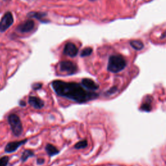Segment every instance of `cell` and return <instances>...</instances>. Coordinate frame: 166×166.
<instances>
[{"mask_svg":"<svg viewBox=\"0 0 166 166\" xmlns=\"http://www.w3.org/2000/svg\"><path fill=\"white\" fill-rule=\"evenodd\" d=\"M51 88L57 95L80 104L89 102L99 97L98 93L87 90L81 84L74 82L55 80L52 82Z\"/></svg>","mask_w":166,"mask_h":166,"instance_id":"1","label":"cell"},{"mask_svg":"<svg viewBox=\"0 0 166 166\" xmlns=\"http://www.w3.org/2000/svg\"><path fill=\"white\" fill-rule=\"evenodd\" d=\"M126 66L127 62L121 55H112L109 59L107 70L111 73H117L124 70Z\"/></svg>","mask_w":166,"mask_h":166,"instance_id":"2","label":"cell"},{"mask_svg":"<svg viewBox=\"0 0 166 166\" xmlns=\"http://www.w3.org/2000/svg\"><path fill=\"white\" fill-rule=\"evenodd\" d=\"M8 122L15 136H20L23 132V125L20 117L15 114H11L8 116Z\"/></svg>","mask_w":166,"mask_h":166,"instance_id":"3","label":"cell"},{"mask_svg":"<svg viewBox=\"0 0 166 166\" xmlns=\"http://www.w3.org/2000/svg\"><path fill=\"white\" fill-rule=\"evenodd\" d=\"M60 70L62 72L66 73L69 76L76 73L77 72V66L76 64L71 61H64L61 62L60 64Z\"/></svg>","mask_w":166,"mask_h":166,"instance_id":"4","label":"cell"},{"mask_svg":"<svg viewBox=\"0 0 166 166\" xmlns=\"http://www.w3.org/2000/svg\"><path fill=\"white\" fill-rule=\"evenodd\" d=\"M14 19L11 13L8 12L5 13L0 21V32L3 33L12 25Z\"/></svg>","mask_w":166,"mask_h":166,"instance_id":"5","label":"cell"},{"mask_svg":"<svg viewBox=\"0 0 166 166\" xmlns=\"http://www.w3.org/2000/svg\"><path fill=\"white\" fill-rule=\"evenodd\" d=\"M28 139H25L20 141H15L8 143L5 147V151L7 153H12L17 151L18 148L28 142Z\"/></svg>","mask_w":166,"mask_h":166,"instance_id":"6","label":"cell"},{"mask_svg":"<svg viewBox=\"0 0 166 166\" xmlns=\"http://www.w3.org/2000/svg\"><path fill=\"white\" fill-rule=\"evenodd\" d=\"M81 85L84 88L87 90L90 91V92H95L99 88V86L97 83L93 81L92 79L88 78L83 79L81 81Z\"/></svg>","mask_w":166,"mask_h":166,"instance_id":"7","label":"cell"},{"mask_svg":"<svg viewBox=\"0 0 166 166\" xmlns=\"http://www.w3.org/2000/svg\"><path fill=\"white\" fill-rule=\"evenodd\" d=\"M78 49L73 43L68 42L64 49V54L71 57H75L78 54Z\"/></svg>","mask_w":166,"mask_h":166,"instance_id":"8","label":"cell"},{"mask_svg":"<svg viewBox=\"0 0 166 166\" xmlns=\"http://www.w3.org/2000/svg\"><path fill=\"white\" fill-rule=\"evenodd\" d=\"M29 104L35 109H42L44 106V101L35 96H29L28 99Z\"/></svg>","mask_w":166,"mask_h":166,"instance_id":"9","label":"cell"},{"mask_svg":"<svg viewBox=\"0 0 166 166\" xmlns=\"http://www.w3.org/2000/svg\"><path fill=\"white\" fill-rule=\"evenodd\" d=\"M35 28V22L33 20H28L24 23L20 25L17 30L20 33H29L31 31Z\"/></svg>","mask_w":166,"mask_h":166,"instance_id":"10","label":"cell"},{"mask_svg":"<svg viewBox=\"0 0 166 166\" xmlns=\"http://www.w3.org/2000/svg\"><path fill=\"white\" fill-rule=\"evenodd\" d=\"M45 150L46 153L49 155L50 157H54L60 153L59 150L50 143L47 144L45 147Z\"/></svg>","mask_w":166,"mask_h":166,"instance_id":"11","label":"cell"},{"mask_svg":"<svg viewBox=\"0 0 166 166\" xmlns=\"http://www.w3.org/2000/svg\"><path fill=\"white\" fill-rule=\"evenodd\" d=\"M146 102H144L140 106V110L143 112H149L152 110V97H147L146 99Z\"/></svg>","mask_w":166,"mask_h":166,"instance_id":"12","label":"cell"},{"mask_svg":"<svg viewBox=\"0 0 166 166\" xmlns=\"http://www.w3.org/2000/svg\"><path fill=\"white\" fill-rule=\"evenodd\" d=\"M35 156L34 152L30 149H26L22 153V154L21 156V160L22 162H26L27 160L30 157H33Z\"/></svg>","mask_w":166,"mask_h":166,"instance_id":"13","label":"cell"},{"mask_svg":"<svg viewBox=\"0 0 166 166\" xmlns=\"http://www.w3.org/2000/svg\"><path fill=\"white\" fill-rule=\"evenodd\" d=\"M130 44L132 48H134V49L137 51L142 50L144 47L143 44L140 40H132L130 42Z\"/></svg>","mask_w":166,"mask_h":166,"instance_id":"14","label":"cell"},{"mask_svg":"<svg viewBox=\"0 0 166 166\" xmlns=\"http://www.w3.org/2000/svg\"><path fill=\"white\" fill-rule=\"evenodd\" d=\"M88 146V142L87 140H83L78 142L76 145L74 146V148L76 149H84Z\"/></svg>","mask_w":166,"mask_h":166,"instance_id":"15","label":"cell"},{"mask_svg":"<svg viewBox=\"0 0 166 166\" xmlns=\"http://www.w3.org/2000/svg\"><path fill=\"white\" fill-rule=\"evenodd\" d=\"M92 51H93L92 48H91V47H87V48H85V49H84L81 51V57H86L90 56L92 53Z\"/></svg>","mask_w":166,"mask_h":166,"instance_id":"16","label":"cell"},{"mask_svg":"<svg viewBox=\"0 0 166 166\" xmlns=\"http://www.w3.org/2000/svg\"><path fill=\"white\" fill-rule=\"evenodd\" d=\"M117 91H118V88H117V87H116V86H114V87H112L109 90L106 91V92H105V95H114L116 92H117Z\"/></svg>","mask_w":166,"mask_h":166,"instance_id":"17","label":"cell"},{"mask_svg":"<svg viewBox=\"0 0 166 166\" xmlns=\"http://www.w3.org/2000/svg\"><path fill=\"white\" fill-rule=\"evenodd\" d=\"M9 162V158L7 156H4L0 158V166H7Z\"/></svg>","mask_w":166,"mask_h":166,"instance_id":"18","label":"cell"},{"mask_svg":"<svg viewBox=\"0 0 166 166\" xmlns=\"http://www.w3.org/2000/svg\"><path fill=\"white\" fill-rule=\"evenodd\" d=\"M42 83H34L32 84V89L33 90H39L42 88Z\"/></svg>","mask_w":166,"mask_h":166,"instance_id":"19","label":"cell"},{"mask_svg":"<svg viewBox=\"0 0 166 166\" xmlns=\"http://www.w3.org/2000/svg\"><path fill=\"white\" fill-rule=\"evenodd\" d=\"M45 163V160L42 158H39L36 160V164L38 165H42Z\"/></svg>","mask_w":166,"mask_h":166,"instance_id":"20","label":"cell"},{"mask_svg":"<svg viewBox=\"0 0 166 166\" xmlns=\"http://www.w3.org/2000/svg\"><path fill=\"white\" fill-rule=\"evenodd\" d=\"M19 105H20V106L24 107V106H26V103L24 101H22V100H21V101H20V102H19Z\"/></svg>","mask_w":166,"mask_h":166,"instance_id":"21","label":"cell"}]
</instances>
